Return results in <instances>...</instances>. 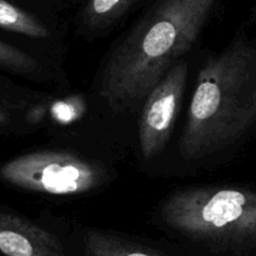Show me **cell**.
<instances>
[{
	"mask_svg": "<svg viewBox=\"0 0 256 256\" xmlns=\"http://www.w3.org/2000/svg\"><path fill=\"white\" fill-rule=\"evenodd\" d=\"M0 252L4 256H65L52 232L4 212H0Z\"/></svg>",
	"mask_w": 256,
	"mask_h": 256,
	"instance_id": "8992f818",
	"label": "cell"
},
{
	"mask_svg": "<svg viewBox=\"0 0 256 256\" xmlns=\"http://www.w3.org/2000/svg\"><path fill=\"white\" fill-rule=\"evenodd\" d=\"M256 124V42L236 35L198 75L180 149L189 160L236 144Z\"/></svg>",
	"mask_w": 256,
	"mask_h": 256,
	"instance_id": "7a4b0ae2",
	"label": "cell"
},
{
	"mask_svg": "<svg viewBox=\"0 0 256 256\" xmlns=\"http://www.w3.org/2000/svg\"><path fill=\"white\" fill-rule=\"evenodd\" d=\"M0 66L25 75L34 74L40 69L39 62L34 58L2 40H0Z\"/></svg>",
	"mask_w": 256,
	"mask_h": 256,
	"instance_id": "30bf717a",
	"label": "cell"
},
{
	"mask_svg": "<svg viewBox=\"0 0 256 256\" xmlns=\"http://www.w3.org/2000/svg\"><path fill=\"white\" fill-rule=\"evenodd\" d=\"M86 256H166L142 249L99 232H88L84 238Z\"/></svg>",
	"mask_w": 256,
	"mask_h": 256,
	"instance_id": "9c48e42d",
	"label": "cell"
},
{
	"mask_svg": "<svg viewBox=\"0 0 256 256\" xmlns=\"http://www.w3.org/2000/svg\"><path fill=\"white\" fill-rule=\"evenodd\" d=\"M188 72L186 62H176L145 99L139 120V145L145 159L156 156L170 139Z\"/></svg>",
	"mask_w": 256,
	"mask_h": 256,
	"instance_id": "5b68a950",
	"label": "cell"
},
{
	"mask_svg": "<svg viewBox=\"0 0 256 256\" xmlns=\"http://www.w3.org/2000/svg\"><path fill=\"white\" fill-rule=\"evenodd\" d=\"M99 165L66 152L42 150L20 155L0 166V179L19 189L49 195H80L104 182Z\"/></svg>",
	"mask_w": 256,
	"mask_h": 256,
	"instance_id": "277c9868",
	"label": "cell"
},
{
	"mask_svg": "<svg viewBox=\"0 0 256 256\" xmlns=\"http://www.w3.org/2000/svg\"><path fill=\"white\" fill-rule=\"evenodd\" d=\"M8 122H9V116H8L6 112L0 108V126H2V125L8 124Z\"/></svg>",
	"mask_w": 256,
	"mask_h": 256,
	"instance_id": "8fae6325",
	"label": "cell"
},
{
	"mask_svg": "<svg viewBox=\"0 0 256 256\" xmlns=\"http://www.w3.org/2000/svg\"><path fill=\"white\" fill-rule=\"evenodd\" d=\"M162 222L174 232L232 252L256 249V192L242 188L190 186L162 204Z\"/></svg>",
	"mask_w": 256,
	"mask_h": 256,
	"instance_id": "3957f363",
	"label": "cell"
},
{
	"mask_svg": "<svg viewBox=\"0 0 256 256\" xmlns=\"http://www.w3.org/2000/svg\"><path fill=\"white\" fill-rule=\"evenodd\" d=\"M218 0H160L110 52L100 96L114 112L132 110L189 52Z\"/></svg>",
	"mask_w": 256,
	"mask_h": 256,
	"instance_id": "6da1fadb",
	"label": "cell"
},
{
	"mask_svg": "<svg viewBox=\"0 0 256 256\" xmlns=\"http://www.w3.org/2000/svg\"><path fill=\"white\" fill-rule=\"evenodd\" d=\"M0 28L30 38L50 35L49 29L39 19L6 0H0Z\"/></svg>",
	"mask_w": 256,
	"mask_h": 256,
	"instance_id": "ba28073f",
	"label": "cell"
},
{
	"mask_svg": "<svg viewBox=\"0 0 256 256\" xmlns=\"http://www.w3.org/2000/svg\"><path fill=\"white\" fill-rule=\"evenodd\" d=\"M138 0H89L82 12L88 30H102L120 19Z\"/></svg>",
	"mask_w": 256,
	"mask_h": 256,
	"instance_id": "52a82bcc",
	"label": "cell"
}]
</instances>
